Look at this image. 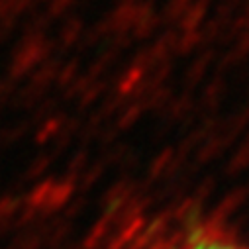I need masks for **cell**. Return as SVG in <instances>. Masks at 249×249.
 Wrapping results in <instances>:
<instances>
[{
    "instance_id": "1",
    "label": "cell",
    "mask_w": 249,
    "mask_h": 249,
    "mask_svg": "<svg viewBox=\"0 0 249 249\" xmlns=\"http://www.w3.org/2000/svg\"><path fill=\"white\" fill-rule=\"evenodd\" d=\"M191 249H231L228 245H218V243H200V245H195Z\"/></svg>"
}]
</instances>
